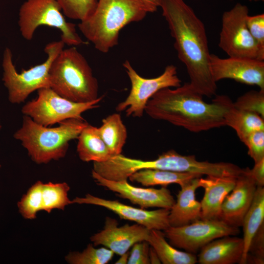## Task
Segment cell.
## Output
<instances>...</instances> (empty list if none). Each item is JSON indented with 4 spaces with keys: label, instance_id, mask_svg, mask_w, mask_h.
<instances>
[{
    "label": "cell",
    "instance_id": "13",
    "mask_svg": "<svg viewBox=\"0 0 264 264\" xmlns=\"http://www.w3.org/2000/svg\"><path fill=\"white\" fill-rule=\"evenodd\" d=\"M91 175L97 185L117 193L119 197L129 199L142 209L159 207L170 210L176 201L170 190L165 186L160 189L137 187L131 185L127 180L106 179L93 170Z\"/></svg>",
    "mask_w": 264,
    "mask_h": 264
},
{
    "label": "cell",
    "instance_id": "9",
    "mask_svg": "<svg viewBox=\"0 0 264 264\" xmlns=\"http://www.w3.org/2000/svg\"><path fill=\"white\" fill-rule=\"evenodd\" d=\"M123 66L130 79L131 88L127 97L117 105L116 110H125L128 117H141L147 102L155 93L164 88L181 86L177 68L173 65H168L161 75L153 78H145L139 75L128 60Z\"/></svg>",
    "mask_w": 264,
    "mask_h": 264
},
{
    "label": "cell",
    "instance_id": "40",
    "mask_svg": "<svg viewBox=\"0 0 264 264\" xmlns=\"http://www.w3.org/2000/svg\"><path fill=\"white\" fill-rule=\"evenodd\" d=\"M0 128H1V126H0Z\"/></svg>",
    "mask_w": 264,
    "mask_h": 264
},
{
    "label": "cell",
    "instance_id": "32",
    "mask_svg": "<svg viewBox=\"0 0 264 264\" xmlns=\"http://www.w3.org/2000/svg\"><path fill=\"white\" fill-rule=\"evenodd\" d=\"M242 142L248 148V154L256 163L264 159V130L250 134Z\"/></svg>",
    "mask_w": 264,
    "mask_h": 264
},
{
    "label": "cell",
    "instance_id": "26",
    "mask_svg": "<svg viewBox=\"0 0 264 264\" xmlns=\"http://www.w3.org/2000/svg\"><path fill=\"white\" fill-rule=\"evenodd\" d=\"M69 185L66 182L43 184L42 210L49 213L55 209L64 210L65 207L71 204L68 198Z\"/></svg>",
    "mask_w": 264,
    "mask_h": 264
},
{
    "label": "cell",
    "instance_id": "4",
    "mask_svg": "<svg viewBox=\"0 0 264 264\" xmlns=\"http://www.w3.org/2000/svg\"><path fill=\"white\" fill-rule=\"evenodd\" d=\"M88 124L84 119L72 118L59 123L58 127L48 128L24 115L22 126L14 137L21 142L33 161L47 163L64 157L69 141L77 139Z\"/></svg>",
    "mask_w": 264,
    "mask_h": 264
},
{
    "label": "cell",
    "instance_id": "20",
    "mask_svg": "<svg viewBox=\"0 0 264 264\" xmlns=\"http://www.w3.org/2000/svg\"><path fill=\"white\" fill-rule=\"evenodd\" d=\"M77 139V152L80 159L84 162H102L112 156L96 127L88 124Z\"/></svg>",
    "mask_w": 264,
    "mask_h": 264
},
{
    "label": "cell",
    "instance_id": "38",
    "mask_svg": "<svg viewBox=\"0 0 264 264\" xmlns=\"http://www.w3.org/2000/svg\"><path fill=\"white\" fill-rule=\"evenodd\" d=\"M129 252H127L121 255L120 258L115 263V264H128V261L129 257Z\"/></svg>",
    "mask_w": 264,
    "mask_h": 264
},
{
    "label": "cell",
    "instance_id": "27",
    "mask_svg": "<svg viewBox=\"0 0 264 264\" xmlns=\"http://www.w3.org/2000/svg\"><path fill=\"white\" fill-rule=\"evenodd\" d=\"M114 254L108 248H96L88 244L82 252H70L65 259L71 264H106L112 259Z\"/></svg>",
    "mask_w": 264,
    "mask_h": 264
},
{
    "label": "cell",
    "instance_id": "35",
    "mask_svg": "<svg viewBox=\"0 0 264 264\" xmlns=\"http://www.w3.org/2000/svg\"><path fill=\"white\" fill-rule=\"evenodd\" d=\"M250 174L257 186L264 185V159L255 163L254 167L250 170Z\"/></svg>",
    "mask_w": 264,
    "mask_h": 264
},
{
    "label": "cell",
    "instance_id": "21",
    "mask_svg": "<svg viewBox=\"0 0 264 264\" xmlns=\"http://www.w3.org/2000/svg\"><path fill=\"white\" fill-rule=\"evenodd\" d=\"M264 223V188L257 186L252 202L242 223L243 251L240 264H245L251 241L260 226Z\"/></svg>",
    "mask_w": 264,
    "mask_h": 264
},
{
    "label": "cell",
    "instance_id": "11",
    "mask_svg": "<svg viewBox=\"0 0 264 264\" xmlns=\"http://www.w3.org/2000/svg\"><path fill=\"white\" fill-rule=\"evenodd\" d=\"M163 233L172 246L194 254L215 239L238 235L240 229L220 219H199L181 226H170Z\"/></svg>",
    "mask_w": 264,
    "mask_h": 264
},
{
    "label": "cell",
    "instance_id": "5",
    "mask_svg": "<svg viewBox=\"0 0 264 264\" xmlns=\"http://www.w3.org/2000/svg\"><path fill=\"white\" fill-rule=\"evenodd\" d=\"M49 75L50 88L64 98L86 103L99 97L97 79L75 46L60 51L51 63Z\"/></svg>",
    "mask_w": 264,
    "mask_h": 264
},
{
    "label": "cell",
    "instance_id": "30",
    "mask_svg": "<svg viewBox=\"0 0 264 264\" xmlns=\"http://www.w3.org/2000/svg\"><path fill=\"white\" fill-rule=\"evenodd\" d=\"M233 105L237 109L256 113L264 118V89L245 93L233 102Z\"/></svg>",
    "mask_w": 264,
    "mask_h": 264
},
{
    "label": "cell",
    "instance_id": "29",
    "mask_svg": "<svg viewBox=\"0 0 264 264\" xmlns=\"http://www.w3.org/2000/svg\"><path fill=\"white\" fill-rule=\"evenodd\" d=\"M63 14L80 22L89 17L94 12L98 0H56Z\"/></svg>",
    "mask_w": 264,
    "mask_h": 264
},
{
    "label": "cell",
    "instance_id": "39",
    "mask_svg": "<svg viewBox=\"0 0 264 264\" xmlns=\"http://www.w3.org/2000/svg\"><path fill=\"white\" fill-rule=\"evenodd\" d=\"M249 0L250 1H264V0Z\"/></svg>",
    "mask_w": 264,
    "mask_h": 264
},
{
    "label": "cell",
    "instance_id": "33",
    "mask_svg": "<svg viewBox=\"0 0 264 264\" xmlns=\"http://www.w3.org/2000/svg\"><path fill=\"white\" fill-rule=\"evenodd\" d=\"M129 253L128 264H149L150 244L146 241L137 242Z\"/></svg>",
    "mask_w": 264,
    "mask_h": 264
},
{
    "label": "cell",
    "instance_id": "34",
    "mask_svg": "<svg viewBox=\"0 0 264 264\" xmlns=\"http://www.w3.org/2000/svg\"><path fill=\"white\" fill-rule=\"evenodd\" d=\"M248 253L264 262V223L252 238Z\"/></svg>",
    "mask_w": 264,
    "mask_h": 264
},
{
    "label": "cell",
    "instance_id": "16",
    "mask_svg": "<svg viewBox=\"0 0 264 264\" xmlns=\"http://www.w3.org/2000/svg\"><path fill=\"white\" fill-rule=\"evenodd\" d=\"M248 167L243 168L236 178L230 194L225 198L221 206L220 219L229 225L242 226L243 218L249 208L257 188Z\"/></svg>",
    "mask_w": 264,
    "mask_h": 264
},
{
    "label": "cell",
    "instance_id": "15",
    "mask_svg": "<svg viewBox=\"0 0 264 264\" xmlns=\"http://www.w3.org/2000/svg\"><path fill=\"white\" fill-rule=\"evenodd\" d=\"M149 233V229L140 224L118 226L116 220L107 217L103 229L92 236L90 240L94 246H105L120 256L134 243L147 241Z\"/></svg>",
    "mask_w": 264,
    "mask_h": 264
},
{
    "label": "cell",
    "instance_id": "2",
    "mask_svg": "<svg viewBox=\"0 0 264 264\" xmlns=\"http://www.w3.org/2000/svg\"><path fill=\"white\" fill-rule=\"evenodd\" d=\"M189 83L172 89L163 88L147 103L145 112L151 118L167 121L193 132L225 126L224 116L233 102L227 96L217 95L212 103Z\"/></svg>",
    "mask_w": 264,
    "mask_h": 264
},
{
    "label": "cell",
    "instance_id": "24",
    "mask_svg": "<svg viewBox=\"0 0 264 264\" xmlns=\"http://www.w3.org/2000/svg\"><path fill=\"white\" fill-rule=\"evenodd\" d=\"M225 125L233 129L242 142L250 134L264 130V119L259 114L235 108H229L224 116Z\"/></svg>",
    "mask_w": 264,
    "mask_h": 264
},
{
    "label": "cell",
    "instance_id": "23",
    "mask_svg": "<svg viewBox=\"0 0 264 264\" xmlns=\"http://www.w3.org/2000/svg\"><path fill=\"white\" fill-rule=\"evenodd\" d=\"M202 176L188 173H180L159 169H146L137 171L132 174L129 179L144 186L161 185L167 186L171 184L183 185L192 179Z\"/></svg>",
    "mask_w": 264,
    "mask_h": 264
},
{
    "label": "cell",
    "instance_id": "19",
    "mask_svg": "<svg viewBox=\"0 0 264 264\" xmlns=\"http://www.w3.org/2000/svg\"><path fill=\"white\" fill-rule=\"evenodd\" d=\"M243 251V239L224 236L213 240L200 249V264H234L240 263Z\"/></svg>",
    "mask_w": 264,
    "mask_h": 264
},
{
    "label": "cell",
    "instance_id": "12",
    "mask_svg": "<svg viewBox=\"0 0 264 264\" xmlns=\"http://www.w3.org/2000/svg\"><path fill=\"white\" fill-rule=\"evenodd\" d=\"M210 67L216 83L230 79L264 89V61L241 57L221 58L211 54Z\"/></svg>",
    "mask_w": 264,
    "mask_h": 264
},
{
    "label": "cell",
    "instance_id": "17",
    "mask_svg": "<svg viewBox=\"0 0 264 264\" xmlns=\"http://www.w3.org/2000/svg\"><path fill=\"white\" fill-rule=\"evenodd\" d=\"M236 178L207 176L199 179V186L204 189L201 203V219H220L225 197L232 190Z\"/></svg>",
    "mask_w": 264,
    "mask_h": 264
},
{
    "label": "cell",
    "instance_id": "7",
    "mask_svg": "<svg viewBox=\"0 0 264 264\" xmlns=\"http://www.w3.org/2000/svg\"><path fill=\"white\" fill-rule=\"evenodd\" d=\"M18 25L22 37L30 41L40 26L54 27L60 30L61 40L67 45L86 44L77 33L76 25L66 21L56 0H27L21 5Z\"/></svg>",
    "mask_w": 264,
    "mask_h": 264
},
{
    "label": "cell",
    "instance_id": "8",
    "mask_svg": "<svg viewBox=\"0 0 264 264\" xmlns=\"http://www.w3.org/2000/svg\"><path fill=\"white\" fill-rule=\"evenodd\" d=\"M103 97L89 102H75L62 97L50 88H44L38 90L36 98L22 107V112L35 122L47 127L69 119H84L82 113L97 108Z\"/></svg>",
    "mask_w": 264,
    "mask_h": 264
},
{
    "label": "cell",
    "instance_id": "3",
    "mask_svg": "<svg viewBox=\"0 0 264 264\" xmlns=\"http://www.w3.org/2000/svg\"><path fill=\"white\" fill-rule=\"evenodd\" d=\"M155 11L142 0H98L92 14L78 27L97 50L106 53L117 45L123 28Z\"/></svg>",
    "mask_w": 264,
    "mask_h": 264
},
{
    "label": "cell",
    "instance_id": "18",
    "mask_svg": "<svg viewBox=\"0 0 264 264\" xmlns=\"http://www.w3.org/2000/svg\"><path fill=\"white\" fill-rule=\"evenodd\" d=\"M199 178L192 179L180 186L177 199L170 210V226H181L201 219V203L196 199L195 195L199 187Z\"/></svg>",
    "mask_w": 264,
    "mask_h": 264
},
{
    "label": "cell",
    "instance_id": "22",
    "mask_svg": "<svg viewBox=\"0 0 264 264\" xmlns=\"http://www.w3.org/2000/svg\"><path fill=\"white\" fill-rule=\"evenodd\" d=\"M147 242L155 250L163 264H195L198 262L194 254L179 251L168 243L161 230H150Z\"/></svg>",
    "mask_w": 264,
    "mask_h": 264
},
{
    "label": "cell",
    "instance_id": "37",
    "mask_svg": "<svg viewBox=\"0 0 264 264\" xmlns=\"http://www.w3.org/2000/svg\"><path fill=\"white\" fill-rule=\"evenodd\" d=\"M148 5L152 7L155 11L160 7L161 0H142Z\"/></svg>",
    "mask_w": 264,
    "mask_h": 264
},
{
    "label": "cell",
    "instance_id": "6",
    "mask_svg": "<svg viewBox=\"0 0 264 264\" xmlns=\"http://www.w3.org/2000/svg\"><path fill=\"white\" fill-rule=\"evenodd\" d=\"M64 43L60 41L47 44L44 48L47 58L43 63L28 69L17 72L13 62L11 49H4L2 66V80L8 89L9 101L20 104L24 101L33 91L44 88H50L49 71L52 62L64 48Z\"/></svg>",
    "mask_w": 264,
    "mask_h": 264
},
{
    "label": "cell",
    "instance_id": "36",
    "mask_svg": "<svg viewBox=\"0 0 264 264\" xmlns=\"http://www.w3.org/2000/svg\"><path fill=\"white\" fill-rule=\"evenodd\" d=\"M149 259L150 264H154L161 263L157 253L152 247H150Z\"/></svg>",
    "mask_w": 264,
    "mask_h": 264
},
{
    "label": "cell",
    "instance_id": "14",
    "mask_svg": "<svg viewBox=\"0 0 264 264\" xmlns=\"http://www.w3.org/2000/svg\"><path fill=\"white\" fill-rule=\"evenodd\" d=\"M71 204H87L102 206L117 214L120 218L135 222L149 230H163L170 227L168 216L170 210L165 208L148 211L111 200L95 197L89 194L85 197H76Z\"/></svg>",
    "mask_w": 264,
    "mask_h": 264
},
{
    "label": "cell",
    "instance_id": "31",
    "mask_svg": "<svg viewBox=\"0 0 264 264\" xmlns=\"http://www.w3.org/2000/svg\"><path fill=\"white\" fill-rule=\"evenodd\" d=\"M247 24L259 52V60L264 61V14L248 16Z\"/></svg>",
    "mask_w": 264,
    "mask_h": 264
},
{
    "label": "cell",
    "instance_id": "25",
    "mask_svg": "<svg viewBox=\"0 0 264 264\" xmlns=\"http://www.w3.org/2000/svg\"><path fill=\"white\" fill-rule=\"evenodd\" d=\"M98 130L112 156L121 154L127 131L121 115L114 113L108 116L102 120V124Z\"/></svg>",
    "mask_w": 264,
    "mask_h": 264
},
{
    "label": "cell",
    "instance_id": "10",
    "mask_svg": "<svg viewBox=\"0 0 264 264\" xmlns=\"http://www.w3.org/2000/svg\"><path fill=\"white\" fill-rule=\"evenodd\" d=\"M248 16L247 6L240 3L222 14L218 45L228 57L259 60L258 47L247 24Z\"/></svg>",
    "mask_w": 264,
    "mask_h": 264
},
{
    "label": "cell",
    "instance_id": "41",
    "mask_svg": "<svg viewBox=\"0 0 264 264\" xmlns=\"http://www.w3.org/2000/svg\"><path fill=\"white\" fill-rule=\"evenodd\" d=\"M0 167H1V165H0Z\"/></svg>",
    "mask_w": 264,
    "mask_h": 264
},
{
    "label": "cell",
    "instance_id": "1",
    "mask_svg": "<svg viewBox=\"0 0 264 264\" xmlns=\"http://www.w3.org/2000/svg\"><path fill=\"white\" fill-rule=\"evenodd\" d=\"M160 7L166 21L178 58L187 69L189 83L203 96L216 95L205 26L184 0H161Z\"/></svg>",
    "mask_w": 264,
    "mask_h": 264
},
{
    "label": "cell",
    "instance_id": "28",
    "mask_svg": "<svg viewBox=\"0 0 264 264\" xmlns=\"http://www.w3.org/2000/svg\"><path fill=\"white\" fill-rule=\"evenodd\" d=\"M43 184L41 181H37L18 202L19 211L24 219H34L37 213L42 210Z\"/></svg>",
    "mask_w": 264,
    "mask_h": 264
}]
</instances>
